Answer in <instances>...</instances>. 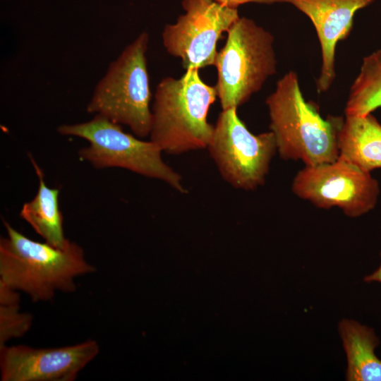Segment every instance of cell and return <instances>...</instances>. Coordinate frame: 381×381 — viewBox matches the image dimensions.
I'll list each match as a JSON object with an SVG mask.
<instances>
[{"label": "cell", "mask_w": 381, "mask_h": 381, "mask_svg": "<svg viewBox=\"0 0 381 381\" xmlns=\"http://www.w3.org/2000/svg\"><path fill=\"white\" fill-rule=\"evenodd\" d=\"M381 108V49L363 58L351 86L345 115L363 116Z\"/></svg>", "instance_id": "obj_15"}, {"label": "cell", "mask_w": 381, "mask_h": 381, "mask_svg": "<svg viewBox=\"0 0 381 381\" xmlns=\"http://www.w3.org/2000/svg\"><path fill=\"white\" fill-rule=\"evenodd\" d=\"M217 97L216 87L204 83L197 68L163 78L154 96L150 140L170 155L207 148L214 131L207 115Z\"/></svg>", "instance_id": "obj_3"}, {"label": "cell", "mask_w": 381, "mask_h": 381, "mask_svg": "<svg viewBox=\"0 0 381 381\" xmlns=\"http://www.w3.org/2000/svg\"><path fill=\"white\" fill-rule=\"evenodd\" d=\"M99 351L96 341L59 348H0L1 381H73Z\"/></svg>", "instance_id": "obj_10"}, {"label": "cell", "mask_w": 381, "mask_h": 381, "mask_svg": "<svg viewBox=\"0 0 381 381\" xmlns=\"http://www.w3.org/2000/svg\"><path fill=\"white\" fill-rule=\"evenodd\" d=\"M149 35L141 32L111 61L95 87L87 111L128 126L137 137L150 135L151 92L146 52Z\"/></svg>", "instance_id": "obj_4"}, {"label": "cell", "mask_w": 381, "mask_h": 381, "mask_svg": "<svg viewBox=\"0 0 381 381\" xmlns=\"http://www.w3.org/2000/svg\"><path fill=\"white\" fill-rule=\"evenodd\" d=\"M30 158L39 179V187L34 198L23 204L20 216L45 242L55 248H64L69 240L64 232L63 215L59 204L60 190L46 185L42 170L32 156Z\"/></svg>", "instance_id": "obj_14"}, {"label": "cell", "mask_w": 381, "mask_h": 381, "mask_svg": "<svg viewBox=\"0 0 381 381\" xmlns=\"http://www.w3.org/2000/svg\"><path fill=\"white\" fill-rule=\"evenodd\" d=\"M222 179L234 188L253 190L265 183L277 150L273 133H251L237 108L219 114L207 147Z\"/></svg>", "instance_id": "obj_7"}, {"label": "cell", "mask_w": 381, "mask_h": 381, "mask_svg": "<svg viewBox=\"0 0 381 381\" xmlns=\"http://www.w3.org/2000/svg\"><path fill=\"white\" fill-rule=\"evenodd\" d=\"M291 190L318 208L336 207L355 218L375 208L380 186L370 173L338 158L329 163L305 166L294 176Z\"/></svg>", "instance_id": "obj_8"}, {"label": "cell", "mask_w": 381, "mask_h": 381, "mask_svg": "<svg viewBox=\"0 0 381 381\" xmlns=\"http://www.w3.org/2000/svg\"><path fill=\"white\" fill-rule=\"evenodd\" d=\"M339 157L370 173L381 169V123L372 114L345 115L337 136Z\"/></svg>", "instance_id": "obj_12"}, {"label": "cell", "mask_w": 381, "mask_h": 381, "mask_svg": "<svg viewBox=\"0 0 381 381\" xmlns=\"http://www.w3.org/2000/svg\"><path fill=\"white\" fill-rule=\"evenodd\" d=\"M57 131L87 140L89 145L80 149L78 156L96 169H126L164 181L179 193L187 192L181 176L163 160L155 143L124 132L120 124L104 116L96 114L85 122L63 124Z\"/></svg>", "instance_id": "obj_5"}, {"label": "cell", "mask_w": 381, "mask_h": 381, "mask_svg": "<svg viewBox=\"0 0 381 381\" xmlns=\"http://www.w3.org/2000/svg\"><path fill=\"white\" fill-rule=\"evenodd\" d=\"M338 331L347 360L346 380L381 381V360L375 353L380 339L374 329L345 318Z\"/></svg>", "instance_id": "obj_13"}, {"label": "cell", "mask_w": 381, "mask_h": 381, "mask_svg": "<svg viewBox=\"0 0 381 381\" xmlns=\"http://www.w3.org/2000/svg\"><path fill=\"white\" fill-rule=\"evenodd\" d=\"M217 53L216 88L222 110L238 108L277 72L272 35L253 20L238 18Z\"/></svg>", "instance_id": "obj_6"}, {"label": "cell", "mask_w": 381, "mask_h": 381, "mask_svg": "<svg viewBox=\"0 0 381 381\" xmlns=\"http://www.w3.org/2000/svg\"><path fill=\"white\" fill-rule=\"evenodd\" d=\"M181 4L185 13L162 31L165 49L186 70L214 66L217 43L239 18L237 8L216 0H183Z\"/></svg>", "instance_id": "obj_9"}, {"label": "cell", "mask_w": 381, "mask_h": 381, "mask_svg": "<svg viewBox=\"0 0 381 381\" xmlns=\"http://www.w3.org/2000/svg\"><path fill=\"white\" fill-rule=\"evenodd\" d=\"M265 103L270 130L281 158L300 160L305 166L338 159L337 136L344 118H322L316 106L304 99L295 72H288L277 81Z\"/></svg>", "instance_id": "obj_2"}, {"label": "cell", "mask_w": 381, "mask_h": 381, "mask_svg": "<svg viewBox=\"0 0 381 381\" xmlns=\"http://www.w3.org/2000/svg\"><path fill=\"white\" fill-rule=\"evenodd\" d=\"M364 281L366 283L379 282L381 284V251H380V264L379 267L370 274L365 276Z\"/></svg>", "instance_id": "obj_19"}, {"label": "cell", "mask_w": 381, "mask_h": 381, "mask_svg": "<svg viewBox=\"0 0 381 381\" xmlns=\"http://www.w3.org/2000/svg\"><path fill=\"white\" fill-rule=\"evenodd\" d=\"M218 2L231 8H237L239 5L247 3L272 4L282 2V0H216Z\"/></svg>", "instance_id": "obj_18"}, {"label": "cell", "mask_w": 381, "mask_h": 381, "mask_svg": "<svg viewBox=\"0 0 381 381\" xmlns=\"http://www.w3.org/2000/svg\"><path fill=\"white\" fill-rule=\"evenodd\" d=\"M7 236L0 239V280L27 294L33 302L49 301L56 291L76 290L75 278L95 271L83 248L69 241L64 248L33 241L3 220Z\"/></svg>", "instance_id": "obj_1"}, {"label": "cell", "mask_w": 381, "mask_h": 381, "mask_svg": "<svg viewBox=\"0 0 381 381\" xmlns=\"http://www.w3.org/2000/svg\"><path fill=\"white\" fill-rule=\"evenodd\" d=\"M374 0H282L306 14L316 30L322 64L317 80L319 92L327 91L335 78L334 56L337 42L350 33L357 11Z\"/></svg>", "instance_id": "obj_11"}, {"label": "cell", "mask_w": 381, "mask_h": 381, "mask_svg": "<svg viewBox=\"0 0 381 381\" xmlns=\"http://www.w3.org/2000/svg\"><path fill=\"white\" fill-rule=\"evenodd\" d=\"M20 306H0V348L23 336L31 327L32 316L19 310Z\"/></svg>", "instance_id": "obj_16"}, {"label": "cell", "mask_w": 381, "mask_h": 381, "mask_svg": "<svg viewBox=\"0 0 381 381\" xmlns=\"http://www.w3.org/2000/svg\"><path fill=\"white\" fill-rule=\"evenodd\" d=\"M18 291L0 280V306H20Z\"/></svg>", "instance_id": "obj_17"}]
</instances>
